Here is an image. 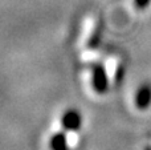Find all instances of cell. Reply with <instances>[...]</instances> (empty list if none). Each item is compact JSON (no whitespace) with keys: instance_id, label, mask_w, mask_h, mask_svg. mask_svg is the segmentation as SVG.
<instances>
[{"instance_id":"cell-2","label":"cell","mask_w":151,"mask_h":150,"mask_svg":"<svg viewBox=\"0 0 151 150\" xmlns=\"http://www.w3.org/2000/svg\"><path fill=\"white\" fill-rule=\"evenodd\" d=\"M61 125L65 130H78L81 126V114L76 109H69L64 113Z\"/></svg>"},{"instance_id":"cell-3","label":"cell","mask_w":151,"mask_h":150,"mask_svg":"<svg viewBox=\"0 0 151 150\" xmlns=\"http://www.w3.org/2000/svg\"><path fill=\"white\" fill-rule=\"evenodd\" d=\"M137 106L139 109H146L151 102V88L149 85H143L141 89L138 90L135 97Z\"/></svg>"},{"instance_id":"cell-1","label":"cell","mask_w":151,"mask_h":150,"mask_svg":"<svg viewBox=\"0 0 151 150\" xmlns=\"http://www.w3.org/2000/svg\"><path fill=\"white\" fill-rule=\"evenodd\" d=\"M93 88L97 93H105L109 88V82H107V76L105 72L104 66L96 65L93 68Z\"/></svg>"},{"instance_id":"cell-4","label":"cell","mask_w":151,"mask_h":150,"mask_svg":"<svg viewBox=\"0 0 151 150\" xmlns=\"http://www.w3.org/2000/svg\"><path fill=\"white\" fill-rule=\"evenodd\" d=\"M49 148L50 150H69L68 140H66L65 133L63 132L55 133L49 141Z\"/></svg>"},{"instance_id":"cell-5","label":"cell","mask_w":151,"mask_h":150,"mask_svg":"<svg viewBox=\"0 0 151 150\" xmlns=\"http://www.w3.org/2000/svg\"><path fill=\"white\" fill-rule=\"evenodd\" d=\"M149 1L150 0H135V4L138 5L139 8H143V7H146V5L149 4Z\"/></svg>"}]
</instances>
